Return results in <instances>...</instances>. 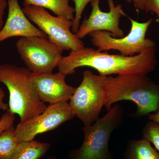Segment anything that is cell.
Here are the masks:
<instances>
[{"mask_svg": "<svg viewBox=\"0 0 159 159\" xmlns=\"http://www.w3.org/2000/svg\"><path fill=\"white\" fill-rule=\"evenodd\" d=\"M24 6H35L49 9L57 16L74 20L75 10L70 0H23Z\"/></svg>", "mask_w": 159, "mask_h": 159, "instance_id": "14", "label": "cell"}, {"mask_svg": "<svg viewBox=\"0 0 159 159\" xmlns=\"http://www.w3.org/2000/svg\"><path fill=\"white\" fill-rule=\"evenodd\" d=\"M27 68L0 64V83L9 92V110L20 117V123L41 113L47 106L40 99Z\"/></svg>", "mask_w": 159, "mask_h": 159, "instance_id": "3", "label": "cell"}, {"mask_svg": "<svg viewBox=\"0 0 159 159\" xmlns=\"http://www.w3.org/2000/svg\"><path fill=\"white\" fill-rule=\"evenodd\" d=\"M15 115L12 114L8 110L3 114L0 119V134L3 132L14 124Z\"/></svg>", "mask_w": 159, "mask_h": 159, "instance_id": "19", "label": "cell"}, {"mask_svg": "<svg viewBox=\"0 0 159 159\" xmlns=\"http://www.w3.org/2000/svg\"><path fill=\"white\" fill-rule=\"evenodd\" d=\"M45 159H58L54 156H49Z\"/></svg>", "mask_w": 159, "mask_h": 159, "instance_id": "25", "label": "cell"}, {"mask_svg": "<svg viewBox=\"0 0 159 159\" xmlns=\"http://www.w3.org/2000/svg\"><path fill=\"white\" fill-rule=\"evenodd\" d=\"M75 4V12L74 18L73 20L72 31L76 34L79 29L80 21L83 12L88 4L91 2L93 0H73Z\"/></svg>", "mask_w": 159, "mask_h": 159, "instance_id": "18", "label": "cell"}, {"mask_svg": "<svg viewBox=\"0 0 159 159\" xmlns=\"http://www.w3.org/2000/svg\"><path fill=\"white\" fill-rule=\"evenodd\" d=\"M129 19L131 29L126 36L117 38L113 37L107 31H93L89 34L93 45L99 51L116 50L122 55L127 56H134L155 48L154 41L146 38V32L152 22V19L142 23L131 18Z\"/></svg>", "mask_w": 159, "mask_h": 159, "instance_id": "6", "label": "cell"}, {"mask_svg": "<svg viewBox=\"0 0 159 159\" xmlns=\"http://www.w3.org/2000/svg\"><path fill=\"white\" fill-rule=\"evenodd\" d=\"M51 146L50 143L34 140L20 142L11 159H40L45 155Z\"/></svg>", "mask_w": 159, "mask_h": 159, "instance_id": "13", "label": "cell"}, {"mask_svg": "<svg viewBox=\"0 0 159 159\" xmlns=\"http://www.w3.org/2000/svg\"><path fill=\"white\" fill-rule=\"evenodd\" d=\"M5 96V92L0 85V110L7 111L9 109V104L4 102Z\"/></svg>", "mask_w": 159, "mask_h": 159, "instance_id": "22", "label": "cell"}, {"mask_svg": "<svg viewBox=\"0 0 159 159\" xmlns=\"http://www.w3.org/2000/svg\"><path fill=\"white\" fill-rule=\"evenodd\" d=\"M124 156L125 159H159V153L150 142L142 138L129 141Z\"/></svg>", "mask_w": 159, "mask_h": 159, "instance_id": "15", "label": "cell"}, {"mask_svg": "<svg viewBox=\"0 0 159 159\" xmlns=\"http://www.w3.org/2000/svg\"><path fill=\"white\" fill-rule=\"evenodd\" d=\"M143 139L152 143L159 153V124L154 121L148 122L142 130Z\"/></svg>", "mask_w": 159, "mask_h": 159, "instance_id": "17", "label": "cell"}, {"mask_svg": "<svg viewBox=\"0 0 159 159\" xmlns=\"http://www.w3.org/2000/svg\"><path fill=\"white\" fill-rule=\"evenodd\" d=\"M20 57L33 74H51L58 66L63 50L47 38L21 37L16 43Z\"/></svg>", "mask_w": 159, "mask_h": 159, "instance_id": "7", "label": "cell"}, {"mask_svg": "<svg viewBox=\"0 0 159 159\" xmlns=\"http://www.w3.org/2000/svg\"><path fill=\"white\" fill-rule=\"evenodd\" d=\"M156 48L150 49L134 56L111 54L84 47L77 51H71L63 56L58 65L59 72L66 76L75 74L76 69L89 67L98 71L99 75H147L154 70L157 64Z\"/></svg>", "mask_w": 159, "mask_h": 159, "instance_id": "1", "label": "cell"}, {"mask_svg": "<svg viewBox=\"0 0 159 159\" xmlns=\"http://www.w3.org/2000/svg\"><path fill=\"white\" fill-rule=\"evenodd\" d=\"M7 2L8 17L0 31V43L16 36H38L48 39L45 33L31 22L21 8L18 0H7Z\"/></svg>", "mask_w": 159, "mask_h": 159, "instance_id": "12", "label": "cell"}, {"mask_svg": "<svg viewBox=\"0 0 159 159\" xmlns=\"http://www.w3.org/2000/svg\"><path fill=\"white\" fill-rule=\"evenodd\" d=\"M107 76L94 74L89 70L83 73L82 81L70 100L69 105L84 126L93 124L107 100Z\"/></svg>", "mask_w": 159, "mask_h": 159, "instance_id": "5", "label": "cell"}, {"mask_svg": "<svg viewBox=\"0 0 159 159\" xmlns=\"http://www.w3.org/2000/svg\"><path fill=\"white\" fill-rule=\"evenodd\" d=\"M22 9L29 19L63 51H77L85 47L81 40L71 31L73 21L53 16L45 9L38 6H24Z\"/></svg>", "mask_w": 159, "mask_h": 159, "instance_id": "8", "label": "cell"}, {"mask_svg": "<svg viewBox=\"0 0 159 159\" xmlns=\"http://www.w3.org/2000/svg\"><path fill=\"white\" fill-rule=\"evenodd\" d=\"M106 88L107 97L104 107L107 111L113 103L122 100L135 103V117H143L159 110V84L146 74L107 76Z\"/></svg>", "mask_w": 159, "mask_h": 159, "instance_id": "2", "label": "cell"}, {"mask_svg": "<svg viewBox=\"0 0 159 159\" xmlns=\"http://www.w3.org/2000/svg\"><path fill=\"white\" fill-rule=\"evenodd\" d=\"M127 2H133L137 9L144 10L145 8V0H125Z\"/></svg>", "mask_w": 159, "mask_h": 159, "instance_id": "23", "label": "cell"}, {"mask_svg": "<svg viewBox=\"0 0 159 159\" xmlns=\"http://www.w3.org/2000/svg\"><path fill=\"white\" fill-rule=\"evenodd\" d=\"M144 11L154 12L157 16L159 23V0H145Z\"/></svg>", "mask_w": 159, "mask_h": 159, "instance_id": "20", "label": "cell"}, {"mask_svg": "<svg viewBox=\"0 0 159 159\" xmlns=\"http://www.w3.org/2000/svg\"><path fill=\"white\" fill-rule=\"evenodd\" d=\"M124 110L116 104L93 124L84 126L82 145L78 149L69 152V159H113L109 149V141L112 133L122 124Z\"/></svg>", "mask_w": 159, "mask_h": 159, "instance_id": "4", "label": "cell"}, {"mask_svg": "<svg viewBox=\"0 0 159 159\" xmlns=\"http://www.w3.org/2000/svg\"><path fill=\"white\" fill-rule=\"evenodd\" d=\"M14 125L0 134V159H11L19 142L15 135Z\"/></svg>", "mask_w": 159, "mask_h": 159, "instance_id": "16", "label": "cell"}, {"mask_svg": "<svg viewBox=\"0 0 159 159\" xmlns=\"http://www.w3.org/2000/svg\"><path fill=\"white\" fill-rule=\"evenodd\" d=\"M76 117L68 102L51 103L41 113L18 124L15 135L19 142L34 140L38 135L54 130Z\"/></svg>", "mask_w": 159, "mask_h": 159, "instance_id": "9", "label": "cell"}, {"mask_svg": "<svg viewBox=\"0 0 159 159\" xmlns=\"http://www.w3.org/2000/svg\"><path fill=\"white\" fill-rule=\"evenodd\" d=\"M100 0L91 2L92 11L88 18L86 17L80 25L76 35L79 39L84 38L91 32L104 31L111 33L113 37H123L124 33L119 27L120 18L126 16L121 5L116 6L114 0H107L109 11L104 12L99 7Z\"/></svg>", "mask_w": 159, "mask_h": 159, "instance_id": "10", "label": "cell"}, {"mask_svg": "<svg viewBox=\"0 0 159 159\" xmlns=\"http://www.w3.org/2000/svg\"><path fill=\"white\" fill-rule=\"evenodd\" d=\"M66 77L59 71L54 74L32 73V81L40 99L49 104L70 100L76 88L66 84Z\"/></svg>", "mask_w": 159, "mask_h": 159, "instance_id": "11", "label": "cell"}, {"mask_svg": "<svg viewBox=\"0 0 159 159\" xmlns=\"http://www.w3.org/2000/svg\"><path fill=\"white\" fill-rule=\"evenodd\" d=\"M7 6L8 2L6 0H0V31L4 25V16Z\"/></svg>", "mask_w": 159, "mask_h": 159, "instance_id": "21", "label": "cell"}, {"mask_svg": "<svg viewBox=\"0 0 159 159\" xmlns=\"http://www.w3.org/2000/svg\"><path fill=\"white\" fill-rule=\"evenodd\" d=\"M148 118L151 121H154L159 124V110L157 112L148 115Z\"/></svg>", "mask_w": 159, "mask_h": 159, "instance_id": "24", "label": "cell"}]
</instances>
